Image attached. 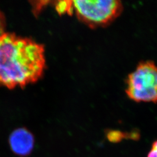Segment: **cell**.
I'll list each match as a JSON object with an SVG mask.
<instances>
[{"label": "cell", "instance_id": "1", "mask_svg": "<svg viewBox=\"0 0 157 157\" xmlns=\"http://www.w3.org/2000/svg\"><path fill=\"white\" fill-rule=\"evenodd\" d=\"M45 67L41 44L11 33L0 38V86L12 89L34 83L42 76Z\"/></svg>", "mask_w": 157, "mask_h": 157}, {"label": "cell", "instance_id": "2", "mask_svg": "<svg viewBox=\"0 0 157 157\" xmlns=\"http://www.w3.org/2000/svg\"><path fill=\"white\" fill-rule=\"evenodd\" d=\"M126 94L136 102H157V66L154 62H141L129 75Z\"/></svg>", "mask_w": 157, "mask_h": 157}, {"label": "cell", "instance_id": "3", "mask_svg": "<svg viewBox=\"0 0 157 157\" xmlns=\"http://www.w3.org/2000/svg\"><path fill=\"white\" fill-rule=\"evenodd\" d=\"M72 2L78 18L92 27L112 22L122 10L121 2L117 0H79Z\"/></svg>", "mask_w": 157, "mask_h": 157}, {"label": "cell", "instance_id": "4", "mask_svg": "<svg viewBox=\"0 0 157 157\" xmlns=\"http://www.w3.org/2000/svg\"><path fill=\"white\" fill-rule=\"evenodd\" d=\"M12 151L21 157L28 156L33 151L34 137L33 134L24 128L13 130L9 138Z\"/></svg>", "mask_w": 157, "mask_h": 157}, {"label": "cell", "instance_id": "5", "mask_svg": "<svg viewBox=\"0 0 157 157\" xmlns=\"http://www.w3.org/2000/svg\"><path fill=\"white\" fill-rule=\"evenodd\" d=\"M72 7H73L72 1H59L56 4V10L60 13H64L71 11Z\"/></svg>", "mask_w": 157, "mask_h": 157}, {"label": "cell", "instance_id": "6", "mask_svg": "<svg viewBox=\"0 0 157 157\" xmlns=\"http://www.w3.org/2000/svg\"><path fill=\"white\" fill-rule=\"evenodd\" d=\"M6 18L4 14L0 10V38L1 36L5 33L6 29Z\"/></svg>", "mask_w": 157, "mask_h": 157}, {"label": "cell", "instance_id": "7", "mask_svg": "<svg viewBox=\"0 0 157 157\" xmlns=\"http://www.w3.org/2000/svg\"><path fill=\"white\" fill-rule=\"evenodd\" d=\"M147 157H157V140L152 143L151 150L148 152Z\"/></svg>", "mask_w": 157, "mask_h": 157}]
</instances>
